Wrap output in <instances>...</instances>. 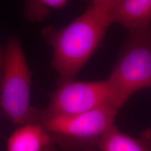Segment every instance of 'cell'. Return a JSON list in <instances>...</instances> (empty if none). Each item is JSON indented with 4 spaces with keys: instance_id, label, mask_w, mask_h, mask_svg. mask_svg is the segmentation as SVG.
<instances>
[{
    "instance_id": "1",
    "label": "cell",
    "mask_w": 151,
    "mask_h": 151,
    "mask_svg": "<svg viewBox=\"0 0 151 151\" xmlns=\"http://www.w3.org/2000/svg\"><path fill=\"white\" fill-rule=\"evenodd\" d=\"M111 0L92 1L86 10L61 28H44L42 35L52 50V67L58 85L73 81L101 44L111 25Z\"/></svg>"
},
{
    "instance_id": "2",
    "label": "cell",
    "mask_w": 151,
    "mask_h": 151,
    "mask_svg": "<svg viewBox=\"0 0 151 151\" xmlns=\"http://www.w3.org/2000/svg\"><path fill=\"white\" fill-rule=\"evenodd\" d=\"M0 86V107L5 116L18 126L40 120L41 110L32 106L30 94L32 73L20 38L9 39Z\"/></svg>"
},
{
    "instance_id": "3",
    "label": "cell",
    "mask_w": 151,
    "mask_h": 151,
    "mask_svg": "<svg viewBox=\"0 0 151 151\" xmlns=\"http://www.w3.org/2000/svg\"><path fill=\"white\" fill-rule=\"evenodd\" d=\"M120 108L109 105L72 116L41 118L56 144L69 151H91L114 124Z\"/></svg>"
},
{
    "instance_id": "4",
    "label": "cell",
    "mask_w": 151,
    "mask_h": 151,
    "mask_svg": "<svg viewBox=\"0 0 151 151\" xmlns=\"http://www.w3.org/2000/svg\"><path fill=\"white\" fill-rule=\"evenodd\" d=\"M108 81L122 106L136 92L151 88V26L129 32Z\"/></svg>"
},
{
    "instance_id": "5",
    "label": "cell",
    "mask_w": 151,
    "mask_h": 151,
    "mask_svg": "<svg viewBox=\"0 0 151 151\" xmlns=\"http://www.w3.org/2000/svg\"><path fill=\"white\" fill-rule=\"evenodd\" d=\"M109 105L120 109L122 107L108 79L94 81L73 80L58 86L48 106L41 110L40 118L76 116Z\"/></svg>"
},
{
    "instance_id": "6",
    "label": "cell",
    "mask_w": 151,
    "mask_h": 151,
    "mask_svg": "<svg viewBox=\"0 0 151 151\" xmlns=\"http://www.w3.org/2000/svg\"><path fill=\"white\" fill-rule=\"evenodd\" d=\"M111 24L118 23L129 32L151 26V0H111Z\"/></svg>"
},
{
    "instance_id": "10",
    "label": "cell",
    "mask_w": 151,
    "mask_h": 151,
    "mask_svg": "<svg viewBox=\"0 0 151 151\" xmlns=\"http://www.w3.org/2000/svg\"><path fill=\"white\" fill-rule=\"evenodd\" d=\"M4 62V52L0 48V86H1V78H2Z\"/></svg>"
},
{
    "instance_id": "9",
    "label": "cell",
    "mask_w": 151,
    "mask_h": 151,
    "mask_svg": "<svg viewBox=\"0 0 151 151\" xmlns=\"http://www.w3.org/2000/svg\"><path fill=\"white\" fill-rule=\"evenodd\" d=\"M67 0H32L24 4V14L28 20L41 22L50 16L53 9H60L67 4Z\"/></svg>"
},
{
    "instance_id": "7",
    "label": "cell",
    "mask_w": 151,
    "mask_h": 151,
    "mask_svg": "<svg viewBox=\"0 0 151 151\" xmlns=\"http://www.w3.org/2000/svg\"><path fill=\"white\" fill-rule=\"evenodd\" d=\"M56 143L40 120L18 127L8 139L6 151H56Z\"/></svg>"
},
{
    "instance_id": "8",
    "label": "cell",
    "mask_w": 151,
    "mask_h": 151,
    "mask_svg": "<svg viewBox=\"0 0 151 151\" xmlns=\"http://www.w3.org/2000/svg\"><path fill=\"white\" fill-rule=\"evenodd\" d=\"M99 149L101 151H151V128L140 137H134L114 125L101 139Z\"/></svg>"
}]
</instances>
